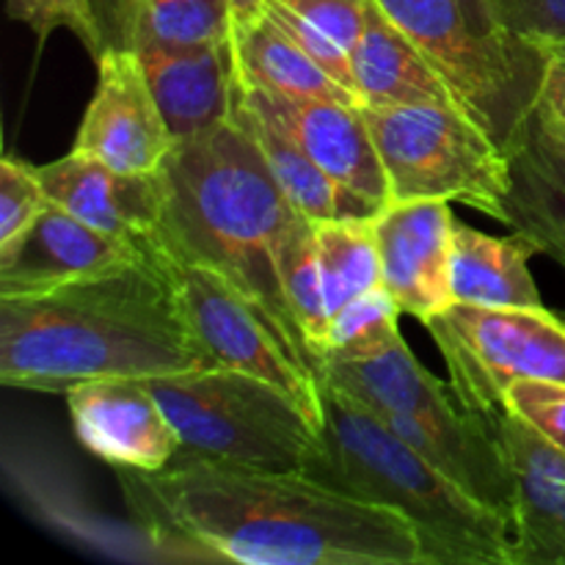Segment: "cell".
<instances>
[{
	"label": "cell",
	"mask_w": 565,
	"mask_h": 565,
	"mask_svg": "<svg viewBox=\"0 0 565 565\" xmlns=\"http://www.w3.org/2000/svg\"><path fill=\"white\" fill-rule=\"evenodd\" d=\"M397 315H401V307L384 285L359 296L331 318L326 359H367L392 348L397 340H403Z\"/></svg>",
	"instance_id": "obj_27"
},
{
	"label": "cell",
	"mask_w": 565,
	"mask_h": 565,
	"mask_svg": "<svg viewBox=\"0 0 565 565\" xmlns=\"http://www.w3.org/2000/svg\"><path fill=\"white\" fill-rule=\"evenodd\" d=\"M237 77L241 83L281 97L334 99V103H359L351 88L342 86L334 75L323 70L274 17L268 9L248 22L232 28Z\"/></svg>",
	"instance_id": "obj_24"
},
{
	"label": "cell",
	"mask_w": 565,
	"mask_h": 565,
	"mask_svg": "<svg viewBox=\"0 0 565 565\" xmlns=\"http://www.w3.org/2000/svg\"><path fill=\"white\" fill-rule=\"evenodd\" d=\"M6 14L9 20L31 28L39 44L47 42L55 31H70L94 61H99V55L105 53L94 0H9Z\"/></svg>",
	"instance_id": "obj_28"
},
{
	"label": "cell",
	"mask_w": 565,
	"mask_h": 565,
	"mask_svg": "<svg viewBox=\"0 0 565 565\" xmlns=\"http://www.w3.org/2000/svg\"><path fill=\"white\" fill-rule=\"evenodd\" d=\"M237 86L246 94V99L274 116L342 191L359 196L379 213L392 202L390 180H386L362 105L281 97V94L246 86L241 77H237Z\"/></svg>",
	"instance_id": "obj_15"
},
{
	"label": "cell",
	"mask_w": 565,
	"mask_h": 565,
	"mask_svg": "<svg viewBox=\"0 0 565 565\" xmlns=\"http://www.w3.org/2000/svg\"><path fill=\"white\" fill-rule=\"evenodd\" d=\"M174 147L177 138L136 50L105 47L97 61V88L72 149L119 171L149 174L163 169Z\"/></svg>",
	"instance_id": "obj_11"
},
{
	"label": "cell",
	"mask_w": 565,
	"mask_h": 565,
	"mask_svg": "<svg viewBox=\"0 0 565 565\" xmlns=\"http://www.w3.org/2000/svg\"><path fill=\"white\" fill-rule=\"evenodd\" d=\"M508 36L527 44L565 42V0H491Z\"/></svg>",
	"instance_id": "obj_30"
},
{
	"label": "cell",
	"mask_w": 565,
	"mask_h": 565,
	"mask_svg": "<svg viewBox=\"0 0 565 565\" xmlns=\"http://www.w3.org/2000/svg\"><path fill=\"white\" fill-rule=\"evenodd\" d=\"M541 47L546 50V55H550V58H557V61H563V64H565V42L541 44Z\"/></svg>",
	"instance_id": "obj_37"
},
{
	"label": "cell",
	"mask_w": 565,
	"mask_h": 565,
	"mask_svg": "<svg viewBox=\"0 0 565 565\" xmlns=\"http://www.w3.org/2000/svg\"><path fill=\"white\" fill-rule=\"evenodd\" d=\"M218 364L196 337L160 248L127 268L0 298V381L66 395L103 379H158Z\"/></svg>",
	"instance_id": "obj_2"
},
{
	"label": "cell",
	"mask_w": 565,
	"mask_h": 565,
	"mask_svg": "<svg viewBox=\"0 0 565 565\" xmlns=\"http://www.w3.org/2000/svg\"><path fill=\"white\" fill-rule=\"evenodd\" d=\"M423 326L445 356L458 401L491 430L519 381L565 386V312L456 301Z\"/></svg>",
	"instance_id": "obj_8"
},
{
	"label": "cell",
	"mask_w": 565,
	"mask_h": 565,
	"mask_svg": "<svg viewBox=\"0 0 565 565\" xmlns=\"http://www.w3.org/2000/svg\"><path fill=\"white\" fill-rule=\"evenodd\" d=\"M511 191L502 224L565 268V132L535 105L505 143Z\"/></svg>",
	"instance_id": "obj_18"
},
{
	"label": "cell",
	"mask_w": 565,
	"mask_h": 565,
	"mask_svg": "<svg viewBox=\"0 0 565 565\" xmlns=\"http://www.w3.org/2000/svg\"><path fill=\"white\" fill-rule=\"evenodd\" d=\"M232 6V20L237 22H248L254 20V17H259L265 11V6H268V0H230Z\"/></svg>",
	"instance_id": "obj_36"
},
{
	"label": "cell",
	"mask_w": 565,
	"mask_h": 565,
	"mask_svg": "<svg viewBox=\"0 0 565 565\" xmlns=\"http://www.w3.org/2000/svg\"><path fill=\"white\" fill-rule=\"evenodd\" d=\"M105 47H196L230 42V0H94Z\"/></svg>",
	"instance_id": "obj_23"
},
{
	"label": "cell",
	"mask_w": 565,
	"mask_h": 565,
	"mask_svg": "<svg viewBox=\"0 0 565 565\" xmlns=\"http://www.w3.org/2000/svg\"><path fill=\"white\" fill-rule=\"evenodd\" d=\"M494 434L516 478L513 565H565V452L511 408Z\"/></svg>",
	"instance_id": "obj_17"
},
{
	"label": "cell",
	"mask_w": 565,
	"mask_h": 565,
	"mask_svg": "<svg viewBox=\"0 0 565 565\" xmlns=\"http://www.w3.org/2000/svg\"><path fill=\"white\" fill-rule=\"evenodd\" d=\"M379 6L445 75L461 108L505 147L539 103L546 70H533L486 42L458 0H379Z\"/></svg>",
	"instance_id": "obj_9"
},
{
	"label": "cell",
	"mask_w": 565,
	"mask_h": 565,
	"mask_svg": "<svg viewBox=\"0 0 565 565\" xmlns=\"http://www.w3.org/2000/svg\"><path fill=\"white\" fill-rule=\"evenodd\" d=\"M535 254L539 248L519 232L497 237L456 221L450 259L452 298L458 303L494 309L544 307L530 270V257Z\"/></svg>",
	"instance_id": "obj_21"
},
{
	"label": "cell",
	"mask_w": 565,
	"mask_h": 565,
	"mask_svg": "<svg viewBox=\"0 0 565 565\" xmlns=\"http://www.w3.org/2000/svg\"><path fill=\"white\" fill-rule=\"evenodd\" d=\"M147 254L149 243L105 235L50 202L17 241L0 246V298L33 296L110 274Z\"/></svg>",
	"instance_id": "obj_14"
},
{
	"label": "cell",
	"mask_w": 565,
	"mask_h": 565,
	"mask_svg": "<svg viewBox=\"0 0 565 565\" xmlns=\"http://www.w3.org/2000/svg\"><path fill=\"white\" fill-rule=\"evenodd\" d=\"M50 204L36 166L0 160V246L17 241Z\"/></svg>",
	"instance_id": "obj_29"
},
{
	"label": "cell",
	"mask_w": 565,
	"mask_h": 565,
	"mask_svg": "<svg viewBox=\"0 0 565 565\" xmlns=\"http://www.w3.org/2000/svg\"><path fill=\"white\" fill-rule=\"evenodd\" d=\"M276 3L301 14L351 53L362 36L370 0H276Z\"/></svg>",
	"instance_id": "obj_33"
},
{
	"label": "cell",
	"mask_w": 565,
	"mask_h": 565,
	"mask_svg": "<svg viewBox=\"0 0 565 565\" xmlns=\"http://www.w3.org/2000/svg\"><path fill=\"white\" fill-rule=\"evenodd\" d=\"M318 379L362 401L475 500L513 519L516 478L500 436L475 419L456 390L428 373L406 342L367 359H326Z\"/></svg>",
	"instance_id": "obj_5"
},
{
	"label": "cell",
	"mask_w": 565,
	"mask_h": 565,
	"mask_svg": "<svg viewBox=\"0 0 565 565\" xmlns=\"http://www.w3.org/2000/svg\"><path fill=\"white\" fill-rule=\"evenodd\" d=\"M458 3H461L463 14H467V20L472 22L475 31H478L486 42L494 44L497 50L508 53L511 58L522 61V64L533 66V70H546V66H550V55H546L544 47H539V44L516 42V39L508 36V31L502 28L491 0H458Z\"/></svg>",
	"instance_id": "obj_34"
},
{
	"label": "cell",
	"mask_w": 565,
	"mask_h": 565,
	"mask_svg": "<svg viewBox=\"0 0 565 565\" xmlns=\"http://www.w3.org/2000/svg\"><path fill=\"white\" fill-rule=\"evenodd\" d=\"M136 53L177 141L204 136L232 119L237 88L232 39L196 47L147 44Z\"/></svg>",
	"instance_id": "obj_19"
},
{
	"label": "cell",
	"mask_w": 565,
	"mask_h": 565,
	"mask_svg": "<svg viewBox=\"0 0 565 565\" xmlns=\"http://www.w3.org/2000/svg\"><path fill=\"white\" fill-rule=\"evenodd\" d=\"M232 119L254 138L268 169L279 180L281 191L287 193L292 207L307 215L309 221L318 224V221L375 218L379 215V210L370 207L367 202L342 191L274 116H268L252 99H246L241 86L235 88Z\"/></svg>",
	"instance_id": "obj_22"
},
{
	"label": "cell",
	"mask_w": 565,
	"mask_h": 565,
	"mask_svg": "<svg viewBox=\"0 0 565 565\" xmlns=\"http://www.w3.org/2000/svg\"><path fill=\"white\" fill-rule=\"evenodd\" d=\"M160 171L166 213L152 246L226 276L290 356L318 375V359L281 285V252L301 213L254 138L226 119L204 136L177 141Z\"/></svg>",
	"instance_id": "obj_3"
},
{
	"label": "cell",
	"mask_w": 565,
	"mask_h": 565,
	"mask_svg": "<svg viewBox=\"0 0 565 565\" xmlns=\"http://www.w3.org/2000/svg\"><path fill=\"white\" fill-rule=\"evenodd\" d=\"M163 257L188 315V323L193 326L210 356L224 367L259 375L285 390L323 430L320 379L290 356V351L281 345L279 337L268 329V323L259 318L246 296L226 276L207 265L185 263L166 252Z\"/></svg>",
	"instance_id": "obj_10"
},
{
	"label": "cell",
	"mask_w": 565,
	"mask_h": 565,
	"mask_svg": "<svg viewBox=\"0 0 565 565\" xmlns=\"http://www.w3.org/2000/svg\"><path fill=\"white\" fill-rule=\"evenodd\" d=\"M136 527L191 561L243 565H425L417 530L384 505L331 489L303 469L174 458L116 467Z\"/></svg>",
	"instance_id": "obj_1"
},
{
	"label": "cell",
	"mask_w": 565,
	"mask_h": 565,
	"mask_svg": "<svg viewBox=\"0 0 565 565\" xmlns=\"http://www.w3.org/2000/svg\"><path fill=\"white\" fill-rule=\"evenodd\" d=\"M539 105L552 121L565 132V64L557 58H550V66L544 72L539 92Z\"/></svg>",
	"instance_id": "obj_35"
},
{
	"label": "cell",
	"mask_w": 565,
	"mask_h": 565,
	"mask_svg": "<svg viewBox=\"0 0 565 565\" xmlns=\"http://www.w3.org/2000/svg\"><path fill=\"white\" fill-rule=\"evenodd\" d=\"M281 285H285V296L290 301L292 315H296L298 326H301L303 337H307L309 348L318 359L320 373V364L329 353L331 318L329 307H326L315 221H309L307 215H301L298 224L292 226L285 252H281Z\"/></svg>",
	"instance_id": "obj_26"
},
{
	"label": "cell",
	"mask_w": 565,
	"mask_h": 565,
	"mask_svg": "<svg viewBox=\"0 0 565 565\" xmlns=\"http://www.w3.org/2000/svg\"><path fill=\"white\" fill-rule=\"evenodd\" d=\"M47 199L83 224L132 243H152L166 213L163 171H119L72 149L36 166Z\"/></svg>",
	"instance_id": "obj_16"
},
{
	"label": "cell",
	"mask_w": 565,
	"mask_h": 565,
	"mask_svg": "<svg viewBox=\"0 0 565 565\" xmlns=\"http://www.w3.org/2000/svg\"><path fill=\"white\" fill-rule=\"evenodd\" d=\"M384 287L419 323L456 303L450 285L452 218L445 199L390 202L373 218Z\"/></svg>",
	"instance_id": "obj_12"
},
{
	"label": "cell",
	"mask_w": 565,
	"mask_h": 565,
	"mask_svg": "<svg viewBox=\"0 0 565 565\" xmlns=\"http://www.w3.org/2000/svg\"><path fill=\"white\" fill-rule=\"evenodd\" d=\"M180 434L177 458L257 469H307L320 428L270 381L210 364L147 379Z\"/></svg>",
	"instance_id": "obj_6"
},
{
	"label": "cell",
	"mask_w": 565,
	"mask_h": 565,
	"mask_svg": "<svg viewBox=\"0 0 565 565\" xmlns=\"http://www.w3.org/2000/svg\"><path fill=\"white\" fill-rule=\"evenodd\" d=\"M353 81L362 105H456V92L428 55L370 0L362 36L351 50ZM463 110V108H461Z\"/></svg>",
	"instance_id": "obj_20"
},
{
	"label": "cell",
	"mask_w": 565,
	"mask_h": 565,
	"mask_svg": "<svg viewBox=\"0 0 565 565\" xmlns=\"http://www.w3.org/2000/svg\"><path fill=\"white\" fill-rule=\"evenodd\" d=\"M64 397L81 445L114 469L158 472L180 452V434L147 379L88 381Z\"/></svg>",
	"instance_id": "obj_13"
},
{
	"label": "cell",
	"mask_w": 565,
	"mask_h": 565,
	"mask_svg": "<svg viewBox=\"0 0 565 565\" xmlns=\"http://www.w3.org/2000/svg\"><path fill=\"white\" fill-rule=\"evenodd\" d=\"M265 9H268V14L274 17V20L279 22V25L285 28V31L290 33V36L296 39V42L301 44V47L307 50V53L312 55V58L318 61L326 72H329V75H334L342 86L351 88V92L356 94L351 53H348V50L342 47L337 39H331L329 33H323L318 25H312V22L303 20L301 14H296V11L287 9V6L276 3V0H268V6H265ZM359 103H362V99H359Z\"/></svg>",
	"instance_id": "obj_31"
},
{
	"label": "cell",
	"mask_w": 565,
	"mask_h": 565,
	"mask_svg": "<svg viewBox=\"0 0 565 565\" xmlns=\"http://www.w3.org/2000/svg\"><path fill=\"white\" fill-rule=\"evenodd\" d=\"M505 406L533 423L565 452V386L544 381H519L508 390Z\"/></svg>",
	"instance_id": "obj_32"
},
{
	"label": "cell",
	"mask_w": 565,
	"mask_h": 565,
	"mask_svg": "<svg viewBox=\"0 0 565 565\" xmlns=\"http://www.w3.org/2000/svg\"><path fill=\"white\" fill-rule=\"evenodd\" d=\"M390 180L392 202L445 199L505 218L511 163L456 105H362Z\"/></svg>",
	"instance_id": "obj_7"
},
{
	"label": "cell",
	"mask_w": 565,
	"mask_h": 565,
	"mask_svg": "<svg viewBox=\"0 0 565 565\" xmlns=\"http://www.w3.org/2000/svg\"><path fill=\"white\" fill-rule=\"evenodd\" d=\"M329 318L364 292L384 285L373 218H334L315 224Z\"/></svg>",
	"instance_id": "obj_25"
},
{
	"label": "cell",
	"mask_w": 565,
	"mask_h": 565,
	"mask_svg": "<svg viewBox=\"0 0 565 565\" xmlns=\"http://www.w3.org/2000/svg\"><path fill=\"white\" fill-rule=\"evenodd\" d=\"M320 406V450L303 472L401 513L423 539L425 565H513L511 519L475 500L379 414L323 379Z\"/></svg>",
	"instance_id": "obj_4"
}]
</instances>
